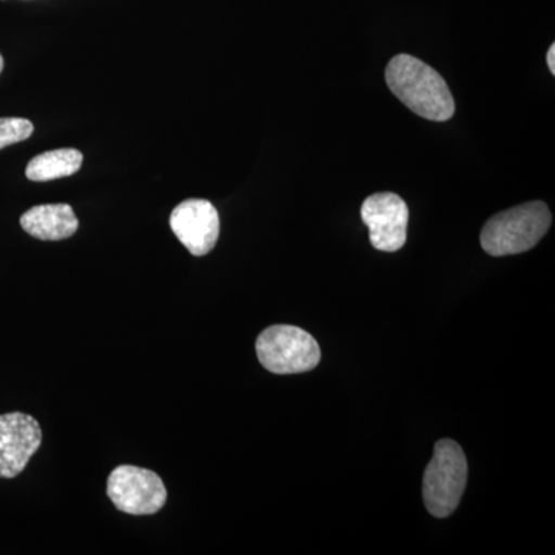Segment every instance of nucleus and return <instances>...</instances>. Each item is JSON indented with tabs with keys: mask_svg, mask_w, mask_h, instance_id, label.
Returning a JSON list of instances; mask_svg holds the SVG:
<instances>
[{
	"mask_svg": "<svg viewBox=\"0 0 555 555\" xmlns=\"http://www.w3.org/2000/svg\"><path fill=\"white\" fill-rule=\"evenodd\" d=\"M170 228L193 257H206L218 243V210L207 199L182 201L171 211Z\"/></svg>",
	"mask_w": 555,
	"mask_h": 555,
	"instance_id": "obj_8",
	"label": "nucleus"
},
{
	"mask_svg": "<svg viewBox=\"0 0 555 555\" xmlns=\"http://www.w3.org/2000/svg\"><path fill=\"white\" fill-rule=\"evenodd\" d=\"M21 225L33 238L62 241L78 232L79 221L68 204H43L25 211Z\"/></svg>",
	"mask_w": 555,
	"mask_h": 555,
	"instance_id": "obj_9",
	"label": "nucleus"
},
{
	"mask_svg": "<svg viewBox=\"0 0 555 555\" xmlns=\"http://www.w3.org/2000/svg\"><path fill=\"white\" fill-rule=\"evenodd\" d=\"M467 460L465 452L454 440L436 443L433 460L423 478V499L434 517L451 516L465 494Z\"/></svg>",
	"mask_w": 555,
	"mask_h": 555,
	"instance_id": "obj_3",
	"label": "nucleus"
},
{
	"mask_svg": "<svg viewBox=\"0 0 555 555\" xmlns=\"http://www.w3.org/2000/svg\"><path fill=\"white\" fill-rule=\"evenodd\" d=\"M107 495L120 513L153 516L167 503V489L158 474L144 467L122 465L109 474Z\"/></svg>",
	"mask_w": 555,
	"mask_h": 555,
	"instance_id": "obj_5",
	"label": "nucleus"
},
{
	"mask_svg": "<svg viewBox=\"0 0 555 555\" xmlns=\"http://www.w3.org/2000/svg\"><path fill=\"white\" fill-rule=\"evenodd\" d=\"M546 60H547V67H550L551 73H553V75H555V46H554V43H553V46H551L550 51H547Z\"/></svg>",
	"mask_w": 555,
	"mask_h": 555,
	"instance_id": "obj_12",
	"label": "nucleus"
},
{
	"mask_svg": "<svg viewBox=\"0 0 555 555\" xmlns=\"http://www.w3.org/2000/svg\"><path fill=\"white\" fill-rule=\"evenodd\" d=\"M3 72V57L2 54H0V73Z\"/></svg>",
	"mask_w": 555,
	"mask_h": 555,
	"instance_id": "obj_13",
	"label": "nucleus"
},
{
	"mask_svg": "<svg viewBox=\"0 0 555 555\" xmlns=\"http://www.w3.org/2000/svg\"><path fill=\"white\" fill-rule=\"evenodd\" d=\"M83 156L76 149H57L42 153L28 163L25 175L30 181L49 182L72 177L82 167Z\"/></svg>",
	"mask_w": 555,
	"mask_h": 555,
	"instance_id": "obj_10",
	"label": "nucleus"
},
{
	"mask_svg": "<svg viewBox=\"0 0 555 555\" xmlns=\"http://www.w3.org/2000/svg\"><path fill=\"white\" fill-rule=\"evenodd\" d=\"M389 90L415 115L444 122L455 113L447 80L411 54H398L386 68Z\"/></svg>",
	"mask_w": 555,
	"mask_h": 555,
	"instance_id": "obj_1",
	"label": "nucleus"
},
{
	"mask_svg": "<svg viewBox=\"0 0 555 555\" xmlns=\"http://www.w3.org/2000/svg\"><path fill=\"white\" fill-rule=\"evenodd\" d=\"M257 356L262 367L276 375L312 371L321 360L317 339L302 328L276 324L259 334Z\"/></svg>",
	"mask_w": 555,
	"mask_h": 555,
	"instance_id": "obj_4",
	"label": "nucleus"
},
{
	"mask_svg": "<svg viewBox=\"0 0 555 555\" xmlns=\"http://www.w3.org/2000/svg\"><path fill=\"white\" fill-rule=\"evenodd\" d=\"M372 246L379 251L400 250L406 244L409 208L396 193H375L361 207Z\"/></svg>",
	"mask_w": 555,
	"mask_h": 555,
	"instance_id": "obj_6",
	"label": "nucleus"
},
{
	"mask_svg": "<svg viewBox=\"0 0 555 555\" xmlns=\"http://www.w3.org/2000/svg\"><path fill=\"white\" fill-rule=\"evenodd\" d=\"M35 131L31 120L24 118H0V150L27 141Z\"/></svg>",
	"mask_w": 555,
	"mask_h": 555,
	"instance_id": "obj_11",
	"label": "nucleus"
},
{
	"mask_svg": "<svg viewBox=\"0 0 555 555\" xmlns=\"http://www.w3.org/2000/svg\"><path fill=\"white\" fill-rule=\"evenodd\" d=\"M550 208L542 201L500 211L481 230V247L491 257H506L531 250L550 229Z\"/></svg>",
	"mask_w": 555,
	"mask_h": 555,
	"instance_id": "obj_2",
	"label": "nucleus"
},
{
	"mask_svg": "<svg viewBox=\"0 0 555 555\" xmlns=\"http://www.w3.org/2000/svg\"><path fill=\"white\" fill-rule=\"evenodd\" d=\"M42 444V429L35 416L24 412L0 415V478L24 473Z\"/></svg>",
	"mask_w": 555,
	"mask_h": 555,
	"instance_id": "obj_7",
	"label": "nucleus"
}]
</instances>
